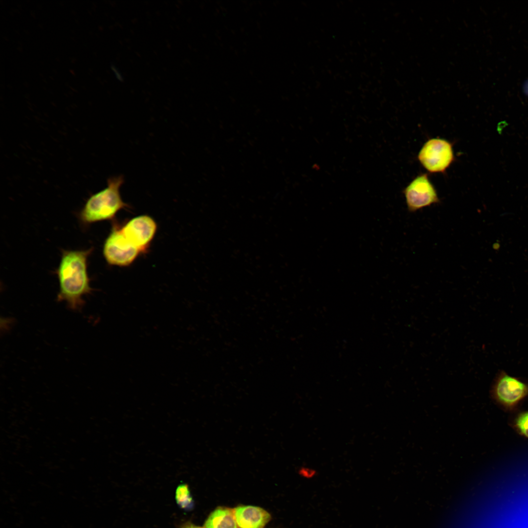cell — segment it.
<instances>
[{"label": "cell", "mask_w": 528, "mask_h": 528, "mask_svg": "<svg viewBox=\"0 0 528 528\" xmlns=\"http://www.w3.org/2000/svg\"><path fill=\"white\" fill-rule=\"evenodd\" d=\"M184 528H201L199 527H197V526H194V525H189V526H187L185 527Z\"/></svg>", "instance_id": "obj_14"}, {"label": "cell", "mask_w": 528, "mask_h": 528, "mask_svg": "<svg viewBox=\"0 0 528 528\" xmlns=\"http://www.w3.org/2000/svg\"><path fill=\"white\" fill-rule=\"evenodd\" d=\"M92 250L93 248L62 250L61 261L56 270L59 283L57 300L65 302L73 310L82 308L85 303L83 297L92 290L87 270L88 259Z\"/></svg>", "instance_id": "obj_1"}, {"label": "cell", "mask_w": 528, "mask_h": 528, "mask_svg": "<svg viewBox=\"0 0 528 528\" xmlns=\"http://www.w3.org/2000/svg\"><path fill=\"white\" fill-rule=\"evenodd\" d=\"M120 228L127 240L142 252L153 240L157 225L151 217L141 215L131 219Z\"/></svg>", "instance_id": "obj_7"}, {"label": "cell", "mask_w": 528, "mask_h": 528, "mask_svg": "<svg viewBox=\"0 0 528 528\" xmlns=\"http://www.w3.org/2000/svg\"><path fill=\"white\" fill-rule=\"evenodd\" d=\"M234 512L240 528H263L271 518L268 512L255 506H240L234 509Z\"/></svg>", "instance_id": "obj_8"}, {"label": "cell", "mask_w": 528, "mask_h": 528, "mask_svg": "<svg viewBox=\"0 0 528 528\" xmlns=\"http://www.w3.org/2000/svg\"><path fill=\"white\" fill-rule=\"evenodd\" d=\"M507 125V124L505 121V122L503 121V122H500L498 125V128H497V131H498V132L499 133H500V132L501 133L502 131L503 130L502 128L503 127V128H505V127Z\"/></svg>", "instance_id": "obj_13"}, {"label": "cell", "mask_w": 528, "mask_h": 528, "mask_svg": "<svg viewBox=\"0 0 528 528\" xmlns=\"http://www.w3.org/2000/svg\"><path fill=\"white\" fill-rule=\"evenodd\" d=\"M452 145L446 140L435 138L428 140L418 154V159L428 171L443 173L454 161Z\"/></svg>", "instance_id": "obj_3"}, {"label": "cell", "mask_w": 528, "mask_h": 528, "mask_svg": "<svg viewBox=\"0 0 528 528\" xmlns=\"http://www.w3.org/2000/svg\"><path fill=\"white\" fill-rule=\"evenodd\" d=\"M299 473L304 478L309 479L316 475L317 471L310 466H303L299 469Z\"/></svg>", "instance_id": "obj_12"}, {"label": "cell", "mask_w": 528, "mask_h": 528, "mask_svg": "<svg viewBox=\"0 0 528 528\" xmlns=\"http://www.w3.org/2000/svg\"><path fill=\"white\" fill-rule=\"evenodd\" d=\"M492 391L499 403L511 408L528 395V384L502 371L497 377Z\"/></svg>", "instance_id": "obj_6"}, {"label": "cell", "mask_w": 528, "mask_h": 528, "mask_svg": "<svg viewBox=\"0 0 528 528\" xmlns=\"http://www.w3.org/2000/svg\"><path fill=\"white\" fill-rule=\"evenodd\" d=\"M176 499L177 505L184 509H191L194 505L188 486L186 484H180L177 487Z\"/></svg>", "instance_id": "obj_10"}, {"label": "cell", "mask_w": 528, "mask_h": 528, "mask_svg": "<svg viewBox=\"0 0 528 528\" xmlns=\"http://www.w3.org/2000/svg\"><path fill=\"white\" fill-rule=\"evenodd\" d=\"M204 528H238L234 510L219 507L209 515L204 524Z\"/></svg>", "instance_id": "obj_9"}, {"label": "cell", "mask_w": 528, "mask_h": 528, "mask_svg": "<svg viewBox=\"0 0 528 528\" xmlns=\"http://www.w3.org/2000/svg\"><path fill=\"white\" fill-rule=\"evenodd\" d=\"M124 182L122 176L108 179L107 186L91 195L79 214L84 225L112 219L121 209L129 207L120 194V188Z\"/></svg>", "instance_id": "obj_2"}, {"label": "cell", "mask_w": 528, "mask_h": 528, "mask_svg": "<svg viewBox=\"0 0 528 528\" xmlns=\"http://www.w3.org/2000/svg\"><path fill=\"white\" fill-rule=\"evenodd\" d=\"M403 193L410 212H416L440 201L437 191L426 174L417 176L404 189Z\"/></svg>", "instance_id": "obj_5"}, {"label": "cell", "mask_w": 528, "mask_h": 528, "mask_svg": "<svg viewBox=\"0 0 528 528\" xmlns=\"http://www.w3.org/2000/svg\"><path fill=\"white\" fill-rule=\"evenodd\" d=\"M513 426L520 435L528 439V411L520 413L515 419Z\"/></svg>", "instance_id": "obj_11"}, {"label": "cell", "mask_w": 528, "mask_h": 528, "mask_svg": "<svg viewBox=\"0 0 528 528\" xmlns=\"http://www.w3.org/2000/svg\"><path fill=\"white\" fill-rule=\"evenodd\" d=\"M141 252L125 238L120 227L114 225L105 240L103 255L110 265L120 266L131 264Z\"/></svg>", "instance_id": "obj_4"}]
</instances>
